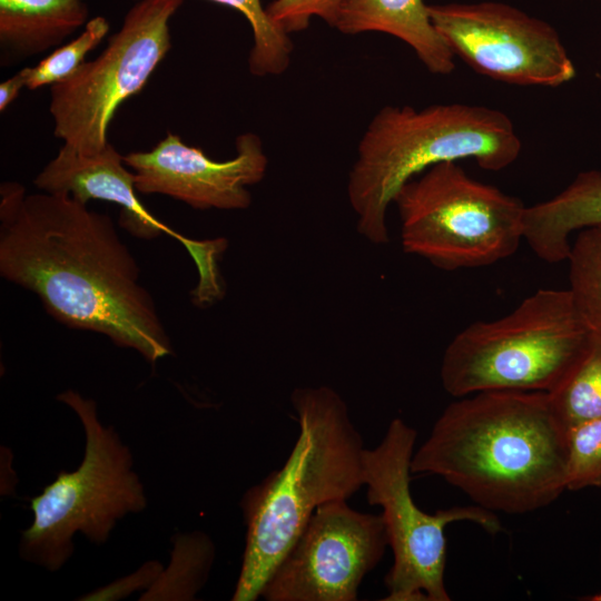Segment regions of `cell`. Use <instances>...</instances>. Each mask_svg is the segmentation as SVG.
<instances>
[{"label": "cell", "mask_w": 601, "mask_h": 601, "mask_svg": "<svg viewBox=\"0 0 601 601\" xmlns=\"http://www.w3.org/2000/svg\"><path fill=\"white\" fill-rule=\"evenodd\" d=\"M0 275L36 294L67 327L102 334L150 364L173 353L112 219L68 194L1 184Z\"/></svg>", "instance_id": "1"}, {"label": "cell", "mask_w": 601, "mask_h": 601, "mask_svg": "<svg viewBox=\"0 0 601 601\" xmlns=\"http://www.w3.org/2000/svg\"><path fill=\"white\" fill-rule=\"evenodd\" d=\"M566 464L568 430L546 392L484 391L444 408L411 471L443 477L489 511L524 514L566 490Z\"/></svg>", "instance_id": "2"}, {"label": "cell", "mask_w": 601, "mask_h": 601, "mask_svg": "<svg viewBox=\"0 0 601 601\" xmlns=\"http://www.w3.org/2000/svg\"><path fill=\"white\" fill-rule=\"evenodd\" d=\"M290 404L299 432L287 460L240 500L246 540L233 601L257 600L314 511L364 486V441L343 397L325 385L297 387Z\"/></svg>", "instance_id": "3"}, {"label": "cell", "mask_w": 601, "mask_h": 601, "mask_svg": "<svg viewBox=\"0 0 601 601\" xmlns=\"http://www.w3.org/2000/svg\"><path fill=\"white\" fill-rule=\"evenodd\" d=\"M521 148L513 122L497 109L461 102L385 106L365 129L348 175L357 231L372 244H386V213L395 195L430 167L473 159L497 171L512 165Z\"/></svg>", "instance_id": "4"}, {"label": "cell", "mask_w": 601, "mask_h": 601, "mask_svg": "<svg viewBox=\"0 0 601 601\" xmlns=\"http://www.w3.org/2000/svg\"><path fill=\"white\" fill-rule=\"evenodd\" d=\"M592 343L569 288L539 289L508 315L456 334L442 357V386L456 398L484 391L549 393Z\"/></svg>", "instance_id": "5"}, {"label": "cell", "mask_w": 601, "mask_h": 601, "mask_svg": "<svg viewBox=\"0 0 601 601\" xmlns=\"http://www.w3.org/2000/svg\"><path fill=\"white\" fill-rule=\"evenodd\" d=\"M57 398L82 424L85 455L78 469L61 471L32 497L33 520L19 545L22 559L49 571L59 570L70 559L77 532L91 543L104 544L119 520L147 506L131 452L112 426L99 421L96 402L72 390Z\"/></svg>", "instance_id": "6"}, {"label": "cell", "mask_w": 601, "mask_h": 601, "mask_svg": "<svg viewBox=\"0 0 601 601\" xmlns=\"http://www.w3.org/2000/svg\"><path fill=\"white\" fill-rule=\"evenodd\" d=\"M405 253L443 270L493 265L523 239L526 206L470 177L456 161L436 164L394 197Z\"/></svg>", "instance_id": "7"}, {"label": "cell", "mask_w": 601, "mask_h": 601, "mask_svg": "<svg viewBox=\"0 0 601 601\" xmlns=\"http://www.w3.org/2000/svg\"><path fill=\"white\" fill-rule=\"evenodd\" d=\"M417 432L402 418L391 421L382 441L362 457L368 504L382 508L393 564L385 575L384 601H449L445 587V528L474 522L491 534L501 530L494 512L479 505L422 511L411 494V462Z\"/></svg>", "instance_id": "8"}, {"label": "cell", "mask_w": 601, "mask_h": 601, "mask_svg": "<svg viewBox=\"0 0 601 601\" xmlns=\"http://www.w3.org/2000/svg\"><path fill=\"white\" fill-rule=\"evenodd\" d=\"M183 0H138L105 50L50 86L55 136L80 155L109 142L107 130L118 107L138 93L171 47L169 21Z\"/></svg>", "instance_id": "9"}, {"label": "cell", "mask_w": 601, "mask_h": 601, "mask_svg": "<svg viewBox=\"0 0 601 601\" xmlns=\"http://www.w3.org/2000/svg\"><path fill=\"white\" fill-rule=\"evenodd\" d=\"M431 19L454 55L487 78L514 86L559 87L575 66L548 22L500 2L430 4Z\"/></svg>", "instance_id": "10"}, {"label": "cell", "mask_w": 601, "mask_h": 601, "mask_svg": "<svg viewBox=\"0 0 601 601\" xmlns=\"http://www.w3.org/2000/svg\"><path fill=\"white\" fill-rule=\"evenodd\" d=\"M388 539L382 514L352 509L347 500L319 505L275 566L266 601H355L382 560Z\"/></svg>", "instance_id": "11"}, {"label": "cell", "mask_w": 601, "mask_h": 601, "mask_svg": "<svg viewBox=\"0 0 601 601\" xmlns=\"http://www.w3.org/2000/svg\"><path fill=\"white\" fill-rule=\"evenodd\" d=\"M235 146L231 159L217 161L168 132L151 150L129 152L124 161L141 194L170 196L200 210L246 209L252 204L248 187L264 179L268 159L254 132L239 135Z\"/></svg>", "instance_id": "12"}, {"label": "cell", "mask_w": 601, "mask_h": 601, "mask_svg": "<svg viewBox=\"0 0 601 601\" xmlns=\"http://www.w3.org/2000/svg\"><path fill=\"white\" fill-rule=\"evenodd\" d=\"M35 185L42 191L68 194L86 205L91 199L118 205L120 225L135 237L154 239L168 234L184 245L198 270L197 290L211 293L223 285L218 259L227 242L188 238L151 215L137 197L134 171L128 170L124 156L111 144L90 156L63 145L38 174Z\"/></svg>", "instance_id": "13"}, {"label": "cell", "mask_w": 601, "mask_h": 601, "mask_svg": "<svg viewBox=\"0 0 601 601\" xmlns=\"http://www.w3.org/2000/svg\"><path fill=\"white\" fill-rule=\"evenodd\" d=\"M332 27L345 35H391L405 42L434 75H450L455 68V57L423 0H344Z\"/></svg>", "instance_id": "14"}, {"label": "cell", "mask_w": 601, "mask_h": 601, "mask_svg": "<svg viewBox=\"0 0 601 601\" xmlns=\"http://www.w3.org/2000/svg\"><path fill=\"white\" fill-rule=\"evenodd\" d=\"M601 224V171H582L558 195L526 206L523 239L542 260H566L571 235Z\"/></svg>", "instance_id": "15"}, {"label": "cell", "mask_w": 601, "mask_h": 601, "mask_svg": "<svg viewBox=\"0 0 601 601\" xmlns=\"http://www.w3.org/2000/svg\"><path fill=\"white\" fill-rule=\"evenodd\" d=\"M86 0H0L1 49L14 57L43 52L88 22Z\"/></svg>", "instance_id": "16"}, {"label": "cell", "mask_w": 601, "mask_h": 601, "mask_svg": "<svg viewBox=\"0 0 601 601\" xmlns=\"http://www.w3.org/2000/svg\"><path fill=\"white\" fill-rule=\"evenodd\" d=\"M214 559L215 545L206 533L176 534L169 565L161 570L140 600H195L208 580Z\"/></svg>", "instance_id": "17"}, {"label": "cell", "mask_w": 601, "mask_h": 601, "mask_svg": "<svg viewBox=\"0 0 601 601\" xmlns=\"http://www.w3.org/2000/svg\"><path fill=\"white\" fill-rule=\"evenodd\" d=\"M566 260L574 305L593 337L601 342V224L578 231Z\"/></svg>", "instance_id": "18"}, {"label": "cell", "mask_w": 601, "mask_h": 601, "mask_svg": "<svg viewBox=\"0 0 601 601\" xmlns=\"http://www.w3.org/2000/svg\"><path fill=\"white\" fill-rule=\"evenodd\" d=\"M548 394L555 414L568 431L581 423L601 418V342L593 337L582 361Z\"/></svg>", "instance_id": "19"}, {"label": "cell", "mask_w": 601, "mask_h": 601, "mask_svg": "<svg viewBox=\"0 0 601 601\" xmlns=\"http://www.w3.org/2000/svg\"><path fill=\"white\" fill-rule=\"evenodd\" d=\"M239 11L253 32L248 68L256 77L278 76L287 70L293 53L289 35L268 16L260 0H209Z\"/></svg>", "instance_id": "20"}, {"label": "cell", "mask_w": 601, "mask_h": 601, "mask_svg": "<svg viewBox=\"0 0 601 601\" xmlns=\"http://www.w3.org/2000/svg\"><path fill=\"white\" fill-rule=\"evenodd\" d=\"M109 28L108 20L102 16L88 20L83 30L73 40L58 46L35 67H28L27 88L35 90L68 78L85 62L88 52L102 41Z\"/></svg>", "instance_id": "21"}, {"label": "cell", "mask_w": 601, "mask_h": 601, "mask_svg": "<svg viewBox=\"0 0 601 601\" xmlns=\"http://www.w3.org/2000/svg\"><path fill=\"white\" fill-rule=\"evenodd\" d=\"M601 487V418L568 431L566 490Z\"/></svg>", "instance_id": "22"}, {"label": "cell", "mask_w": 601, "mask_h": 601, "mask_svg": "<svg viewBox=\"0 0 601 601\" xmlns=\"http://www.w3.org/2000/svg\"><path fill=\"white\" fill-rule=\"evenodd\" d=\"M344 0H274L266 11L286 33L304 31L313 18L333 24Z\"/></svg>", "instance_id": "23"}, {"label": "cell", "mask_w": 601, "mask_h": 601, "mask_svg": "<svg viewBox=\"0 0 601 601\" xmlns=\"http://www.w3.org/2000/svg\"><path fill=\"white\" fill-rule=\"evenodd\" d=\"M162 570L158 561L144 563L136 572L124 577L115 582L99 588L80 600H117L125 598L137 590L147 591L156 581Z\"/></svg>", "instance_id": "24"}, {"label": "cell", "mask_w": 601, "mask_h": 601, "mask_svg": "<svg viewBox=\"0 0 601 601\" xmlns=\"http://www.w3.org/2000/svg\"><path fill=\"white\" fill-rule=\"evenodd\" d=\"M28 67L21 69L12 77L0 83V110L3 112L19 96L21 89L27 87Z\"/></svg>", "instance_id": "25"}, {"label": "cell", "mask_w": 601, "mask_h": 601, "mask_svg": "<svg viewBox=\"0 0 601 601\" xmlns=\"http://www.w3.org/2000/svg\"><path fill=\"white\" fill-rule=\"evenodd\" d=\"M589 600H591V601H601V594L592 595L591 598H589Z\"/></svg>", "instance_id": "26"}]
</instances>
